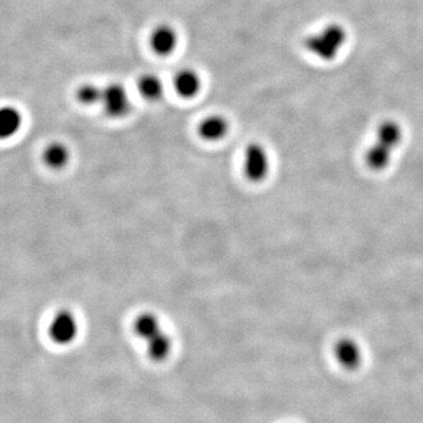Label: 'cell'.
<instances>
[{"label":"cell","mask_w":423,"mask_h":423,"mask_svg":"<svg viewBox=\"0 0 423 423\" xmlns=\"http://www.w3.org/2000/svg\"><path fill=\"white\" fill-rule=\"evenodd\" d=\"M404 138L400 125L394 121H386L377 131V140L366 152L365 161L369 170L384 171L392 163L393 154Z\"/></svg>","instance_id":"obj_1"},{"label":"cell","mask_w":423,"mask_h":423,"mask_svg":"<svg viewBox=\"0 0 423 423\" xmlns=\"http://www.w3.org/2000/svg\"><path fill=\"white\" fill-rule=\"evenodd\" d=\"M80 327L73 312L70 309H59L51 318L47 334L51 341L59 347H65L73 343L78 339Z\"/></svg>","instance_id":"obj_2"},{"label":"cell","mask_w":423,"mask_h":423,"mask_svg":"<svg viewBox=\"0 0 423 423\" xmlns=\"http://www.w3.org/2000/svg\"><path fill=\"white\" fill-rule=\"evenodd\" d=\"M271 171V159L262 145L253 143L244 154V174L251 183H262Z\"/></svg>","instance_id":"obj_3"},{"label":"cell","mask_w":423,"mask_h":423,"mask_svg":"<svg viewBox=\"0 0 423 423\" xmlns=\"http://www.w3.org/2000/svg\"><path fill=\"white\" fill-rule=\"evenodd\" d=\"M100 104L106 116L112 119L126 117L132 109L127 91L119 82H111L102 89Z\"/></svg>","instance_id":"obj_4"},{"label":"cell","mask_w":423,"mask_h":423,"mask_svg":"<svg viewBox=\"0 0 423 423\" xmlns=\"http://www.w3.org/2000/svg\"><path fill=\"white\" fill-rule=\"evenodd\" d=\"M178 33L168 24H160L150 35V47L160 57L171 55L178 46Z\"/></svg>","instance_id":"obj_5"},{"label":"cell","mask_w":423,"mask_h":423,"mask_svg":"<svg viewBox=\"0 0 423 423\" xmlns=\"http://www.w3.org/2000/svg\"><path fill=\"white\" fill-rule=\"evenodd\" d=\"M229 124L220 114H212L202 119L198 126V134L208 143H217L228 134Z\"/></svg>","instance_id":"obj_6"},{"label":"cell","mask_w":423,"mask_h":423,"mask_svg":"<svg viewBox=\"0 0 423 423\" xmlns=\"http://www.w3.org/2000/svg\"><path fill=\"white\" fill-rule=\"evenodd\" d=\"M173 87L179 97L190 99L198 96L201 89V79L199 74L192 69H183L175 74Z\"/></svg>","instance_id":"obj_7"},{"label":"cell","mask_w":423,"mask_h":423,"mask_svg":"<svg viewBox=\"0 0 423 423\" xmlns=\"http://www.w3.org/2000/svg\"><path fill=\"white\" fill-rule=\"evenodd\" d=\"M159 318L152 312L140 313L133 321V333L144 342H147L163 332Z\"/></svg>","instance_id":"obj_8"},{"label":"cell","mask_w":423,"mask_h":423,"mask_svg":"<svg viewBox=\"0 0 423 423\" xmlns=\"http://www.w3.org/2000/svg\"><path fill=\"white\" fill-rule=\"evenodd\" d=\"M42 159L46 168L53 171H60L70 163L71 152L66 145L60 141H53L44 150Z\"/></svg>","instance_id":"obj_9"},{"label":"cell","mask_w":423,"mask_h":423,"mask_svg":"<svg viewBox=\"0 0 423 423\" xmlns=\"http://www.w3.org/2000/svg\"><path fill=\"white\" fill-rule=\"evenodd\" d=\"M145 343L148 359L156 363L166 361L173 352V340L165 330Z\"/></svg>","instance_id":"obj_10"},{"label":"cell","mask_w":423,"mask_h":423,"mask_svg":"<svg viewBox=\"0 0 423 423\" xmlns=\"http://www.w3.org/2000/svg\"><path fill=\"white\" fill-rule=\"evenodd\" d=\"M136 89L140 96L150 102L161 100L165 94V87L161 79L153 73H145L140 75L136 82Z\"/></svg>","instance_id":"obj_11"},{"label":"cell","mask_w":423,"mask_h":423,"mask_svg":"<svg viewBox=\"0 0 423 423\" xmlns=\"http://www.w3.org/2000/svg\"><path fill=\"white\" fill-rule=\"evenodd\" d=\"M23 125V116L15 106L5 105L0 109V136L8 139L19 132Z\"/></svg>","instance_id":"obj_12"},{"label":"cell","mask_w":423,"mask_h":423,"mask_svg":"<svg viewBox=\"0 0 423 423\" xmlns=\"http://www.w3.org/2000/svg\"><path fill=\"white\" fill-rule=\"evenodd\" d=\"M77 100L85 106H93L100 104L102 98V89L94 84L86 82L77 89Z\"/></svg>","instance_id":"obj_13"}]
</instances>
